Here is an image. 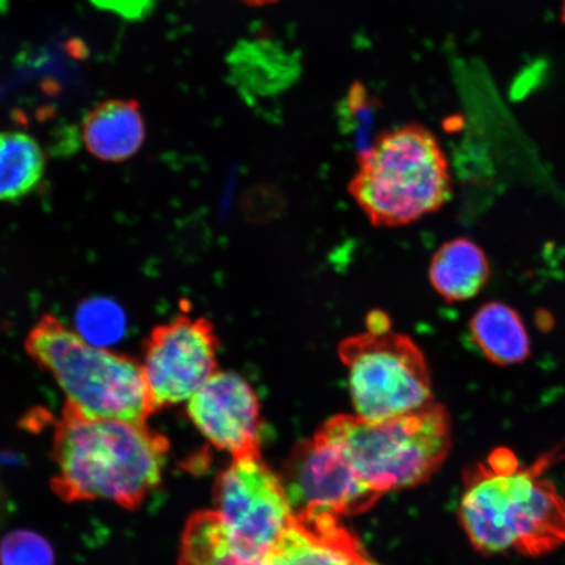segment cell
<instances>
[{
    "mask_svg": "<svg viewBox=\"0 0 565 565\" xmlns=\"http://www.w3.org/2000/svg\"><path fill=\"white\" fill-rule=\"evenodd\" d=\"M168 450L147 423L88 418L66 404L53 435L52 490L65 503L108 500L136 511L160 484Z\"/></svg>",
    "mask_w": 565,
    "mask_h": 565,
    "instance_id": "6da1fadb",
    "label": "cell"
},
{
    "mask_svg": "<svg viewBox=\"0 0 565 565\" xmlns=\"http://www.w3.org/2000/svg\"><path fill=\"white\" fill-rule=\"evenodd\" d=\"M458 515L480 554L539 556L565 545V500L504 449L468 471Z\"/></svg>",
    "mask_w": 565,
    "mask_h": 565,
    "instance_id": "7a4b0ae2",
    "label": "cell"
},
{
    "mask_svg": "<svg viewBox=\"0 0 565 565\" xmlns=\"http://www.w3.org/2000/svg\"><path fill=\"white\" fill-rule=\"evenodd\" d=\"M349 193L374 227H405L449 202L447 154L423 125L385 130L358 153Z\"/></svg>",
    "mask_w": 565,
    "mask_h": 565,
    "instance_id": "3957f363",
    "label": "cell"
},
{
    "mask_svg": "<svg viewBox=\"0 0 565 565\" xmlns=\"http://www.w3.org/2000/svg\"><path fill=\"white\" fill-rule=\"evenodd\" d=\"M373 492L413 489L435 475L451 447L448 409L436 402L384 422L338 415L320 428Z\"/></svg>",
    "mask_w": 565,
    "mask_h": 565,
    "instance_id": "277c9868",
    "label": "cell"
},
{
    "mask_svg": "<svg viewBox=\"0 0 565 565\" xmlns=\"http://www.w3.org/2000/svg\"><path fill=\"white\" fill-rule=\"evenodd\" d=\"M34 363L51 373L66 404L88 418L146 423L154 408L137 360L90 344L44 316L26 338Z\"/></svg>",
    "mask_w": 565,
    "mask_h": 565,
    "instance_id": "5b68a950",
    "label": "cell"
},
{
    "mask_svg": "<svg viewBox=\"0 0 565 565\" xmlns=\"http://www.w3.org/2000/svg\"><path fill=\"white\" fill-rule=\"evenodd\" d=\"M338 356L349 372L358 416L384 422L434 402L426 356L412 338L392 329L344 338Z\"/></svg>",
    "mask_w": 565,
    "mask_h": 565,
    "instance_id": "8992f818",
    "label": "cell"
},
{
    "mask_svg": "<svg viewBox=\"0 0 565 565\" xmlns=\"http://www.w3.org/2000/svg\"><path fill=\"white\" fill-rule=\"evenodd\" d=\"M217 513L238 546L264 559L292 518L285 487L259 457L233 458L215 483Z\"/></svg>",
    "mask_w": 565,
    "mask_h": 565,
    "instance_id": "52a82bcc",
    "label": "cell"
},
{
    "mask_svg": "<svg viewBox=\"0 0 565 565\" xmlns=\"http://www.w3.org/2000/svg\"><path fill=\"white\" fill-rule=\"evenodd\" d=\"M218 349L214 324L204 317L182 315L154 328L141 364L154 413L192 398L217 372Z\"/></svg>",
    "mask_w": 565,
    "mask_h": 565,
    "instance_id": "ba28073f",
    "label": "cell"
},
{
    "mask_svg": "<svg viewBox=\"0 0 565 565\" xmlns=\"http://www.w3.org/2000/svg\"><path fill=\"white\" fill-rule=\"evenodd\" d=\"M280 480L292 513L317 510L334 515L358 514L371 510L381 498L320 429L313 439L296 445Z\"/></svg>",
    "mask_w": 565,
    "mask_h": 565,
    "instance_id": "9c48e42d",
    "label": "cell"
},
{
    "mask_svg": "<svg viewBox=\"0 0 565 565\" xmlns=\"http://www.w3.org/2000/svg\"><path fill=\"white\" fill-rule=\"evenodd\" d=\"M189 418L218 449L233 458L259 457L263 415L258 395L235 372H216L188 405Z\"/></svg>",
    "mask_w": 565,
    "mask_h": 565,
    "instance_id": "30bf717a",
    "label": "cell"
},
{
    "mask_svg": "<svg viewBox=\"0 0 565 565\" xmlns=\"http://www.w3.org/2000/svg\"><path fill=\"white\" fill-rule=\"evenodd\" d=\"M263 565H377L338 515L308 510L292 513Z\"/></svg>",
    "mask_w": 565,
    "mask_h": 565,
    "instance_id": "8fae6325",
    "label": "cell"
},
{
    "mask_svg": "<svg viewBox=\"0 0 565 565\" xmlns=\"http://www.w3.org/2000/svg\"><path fill=\"white\" fill-rule=\"evenodd\" d=\"M146 121L140 104L132 98H113L95 106L83 121V140L95 158L129 160L145 145Z\"/></svg>",
    "mask_w": 565,
    "mask_h": 565,
    "instance_id": "7c38bea8",
    "label": "cell"
},
{
    "mask_svg": "<svg viewBox=\"0 0 565 565\" xmlns=\"http://www.w3.org/2000/svg\"><path fill=\"white\" fill-rule=\"evenodd\" d=\"M428 277L435 292L448 303L477 298L491 277L484 250L468 237L444 243L430 259Z\"/></svg>",
    "mask_w": 565,
    "mask_h": 565,
    "instance_id": "4fadbf2b",
    "label": "cell"
},
{
    "mask_svg": "<svg viewBox=\"0 0 565 565\" xmlns=\"http://www.w3.org/2000/svg\"><path fill=\"white\" fill-rule=\"evenodd\" d=\"M471 342L498 366L524 364L532 356V341L521 315L505 302L478 308L469 323Z\"/></svg>",
    "mask_w": 565,
    "mask_h": 565,
    "instance_id": "5bb4252c",
    "label": "cell"
},
{
    "mask_svg": "<svg viewBox=\"0 0 565 565\" xmlns=\"http://www.w3.org/2000/svg\"><path fill=\"white\" fill-rule=\"evenodd\" d=\"M263 561L238 546L217 512L194 513L183 529L179 565H263Z\"/></svg>",
    "mask_w": 565,
    "mask_h": 565,
    "instance_id": "9a60e30c",
    "label": "cell"
},
{
    "mask_svg": "<svg viewBox=\"0 0 565 565\" xmlns=\"http://www.w3.org/2000/svg\"><path fill=\"white\" fill-rule=\"evenodd\" d=\"M44 173L45 157L38 140L21 131L0 132V201L32 193Z\"/></svg>",
    "mask_w": 565,
    "mask_h": 565,
    "instance_id": "2e32d148",
    "label": "cell"
},
{
    "mask_svg": "<svg viewBox=\"0 0 565 565\" xmlns=\"http://www.w3.org/2000/svg\"><path fill=\"white\" fill-rule=\"evenodd\" d=\"M76 328L84 341L104 349L124 337L126 317L116 302L92 299L77 309Z\"/></svg>",
    "mask_w": 565,
    "mask_h": 565,
    "instance_id": "e0dca14e",
    "label": "cell"
},
{
    "mask_svg": "<svg viewBox=\"0 0 565 565\" xmlns=\"http://www.w3.org/2000/svg\"><path fill=\"white\" fill-rule=\"evenodd\" d=\"M54 551L44 536L15 530L0 542V565H54Z\"/></svg>",
    "mask_w": 565,
    "mask_h": 565,
    "instance_id": "ac0fdd59",
    "label": "cell"
},
{
    "mask_svg": "<svg viewBox=\"0 0 565 565\" xmlns=\"http://www.w3.org/2000/svg\"><path fill=\"white\" fill-rule=\"evenodd\" d=\"M238 2L250 7H266L278 3L279 0H238Z\"/></svg>",
    "mask_w": 565,
    "mask_h": 565,
    "instance_id": "d6986e66",
    "label": "cell"
},
{
    "mask_svg": "<svg viewBox=\"0 0 565 565\" xmlns=\"http://www.w3.org/2000/svg\"><path fill=\"white\" fill-rule=\"evenodd\" d=\"M562 20L565 23V0H563V7H562Z\"/></svg>",
    "mask_w": 565,
    "mask_h": 565,
    "instance_id": "ffe728a7",
    "label": "cell"
}]
</instances>
